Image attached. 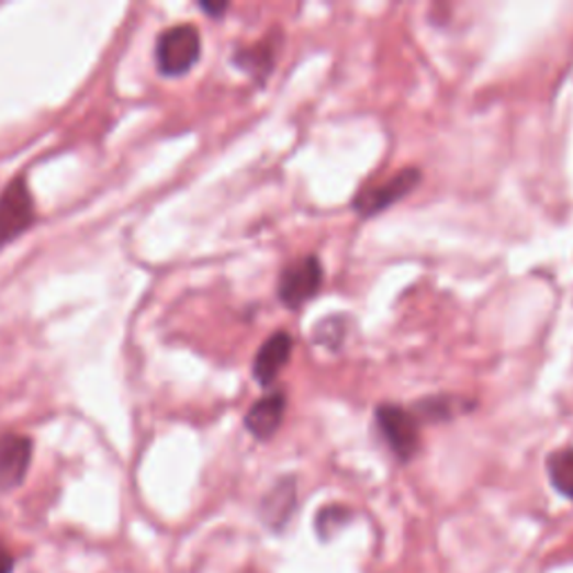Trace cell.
Segmentation results:
<instances>
[{"label":"cell","instance_id":"5","mask_svg":"<svg viewBox=\"0 0 573 573\" xmlns=\"http://www.w3.org/2000/svg\"><path fill=\"white\" fill-rule=\"evenodd\" d=\"M34 222V202L23 178H16L0 195V245L19 238Z\"/></svg>","mask_w":573,"mask_h":573},{"label":"cell","instance_id":"13","mask_svg":"<svg viewBox=\"0 0 573 573\" xmlns=\"http://www.w3.org/2000/svg\"><path fill=\"white\" fill-rule=\"evenodd\" d=\"M336 325H338V321H332V318L323 321V323L318 325V329H321V332H329V334H327V336H323V338H318L316 342H323V346H329V348H332V346H338V342H340V338H342V336L334 334V327H336Z\"/></svg>","mask_w":573,"mask_h":573},{"label":"cell","instance_id":"9","mask_svg":"<svg viewBox=\"0 0 573 573\" xmlns=\"http://www.w3.org/2000/svg\"><path fill=\"white\" fill-rule=\"evenodd\" d=\"M296 482L292 478H284L280 482H276V486L267 493V497L262 499V520L271 527V529H282L286 523H290L292 513L296 508Z\"/></svg>","mask_w":573,"mask_h":573},{"label":"cell","instance_id":"11","mask_svg":"<svg viewBox=\"0 0 573 573\" xmlns=\"http://www.w3.org/2000/svg\"><path fill=\"white\" fill-rule=\"evenodd\" d=\"M236 64L256 77L269 75L276 64V49L271 47V43H258L249 49H240L236 54Z\"/></svg>","mask_w":573,"mask_h":573},{"label":"cell","instance_id":"10","mask_svg":"<svg viewBox=\"0 0 573 573\" xmlns=\"http://www.w3.org/2000/svg\"><path fill=\"white\" fill-rule=\"evenodd\" d=\"M547 473L553 488L573 499V448L555 450L547 460Z\"/></svg>","mask_w":573,"mask_h":573},{"label":"cell","instance_id":"2","mask_svg":"<svg viewBox=\"0 0 573 573\" xmlns=\"http://www.w3.org/2000/svg\"><path fill=\"white\" fill-rule=\"evenodd\" d=\"M377 424L383 439L387 441V446L401 462L413 460V457L419 452L422 435H419L417 415L394 404H383L377 408Z\"/></svg>","mask_w":573,"mask_h":573},{"label":"cell","instance_id":"12","mask_svg":"<svg viewBox=\"0 0 573 573\" xmlns=\"http://www.w3.org/2000/svg\"><path fill=\"white\" fill-rule=\"evenodd\" d=\"M350 520V510L342 506H327L318 513L316 518V531L321 533V538H327L332 533V529H338Z\"/></svg>","mask_w":573,"mask_h":573},{"label":"cell","instance_id":"6","mask_svg":"<svg viewBox=\"0 0 573 573\" xmlns=\"http://www.w3.org/2000/svg\"><path fill=\"white\" fill-rule=\"evenodd\" d=\"M32 462V441L23 435H0V491L23 484Z\"/></svg>","mask_w":573,"mask_h":573},{"label":"cell","instance_id":"3","mask_svg":"<svg viewBox=\"0 0 573 573\" xmlns=\"http://www.w3.org/2000/svg\"><path fill=\"white\" fill-rule=\"evenodd\" d=\"M323 284V267L316 256H305L286 265L278 280V299L292 310L303 307L314 299Z\"/></svg>","mask_w":573,"mask_h":573},{"label":"cell","instance_id":"14","mask_svg":"<svg viewBox=\"0 0 573 573\" xmlns=\"http://www.w3.org/2000/svg\"><path fill=\"white\" fill-rule=\"evenodd\" d=\"M14 555H12V551L0 542V573H14Z\"/></svg>","mask_w":573,"mask_h":573},{"label":"cell","instance_id":"4","mask_svg":"<svg viewBox=\"0 0 573 573\" xmlns=\"http://www.w3.org/2000/svg\"><path fill=\"white\" fill-rule=\"evenodd\" d=\"M419 182H422V173L417 168L398 170V173L392 176L390 180L361 191L355 200V211L361 217H374L377 213L390 209L392 204H396V202L404 200L406 195H411L417 189Z\"/></svg>","mask_w":573,"mask_h":573},{"label":"cell","instance_id":"1","mask_svg":"<svg viewBox=\"0 0 573 573\" xmlns=\"http://www.w3.org/2000/svg\"><path fill=\"white\" fill-rule=\"evenodd\" d=\"M200 52L202 38L193 25L170 27L157 41V68L166 77H180L198 64Z\"/></svg>","mask_w":573,"mask_h":573},{"label":"cell","instance_id":"7","mask_svg":"<svg viewBox=\"0 0 573 573\" xmlns=\"http://www.w3.org/2000/svg\"><path fill=\"white\" fill-rule=\"evenodd\" d=\"M292 350H294V340L292 336L286 332H276L271 334L265 346L258 350L256 355V361H254V377L260 385H271L280 370L286 366V361H290L292 357Z\"/></svg>","mask_w":573,"mask_h":573},{"label":"cell","instance_id":"8","mask_svg":"<svg viewBox=\"0 0 573 573\" xmlns=\"http://www.w3.org/2000/svg\"><path fill=\"white\" fill-rule=\"evenodd\" d=\"M286 411V398L282 392H271L262 396L260 401L249 408L245 417V428L256 437V439H271L278 428L282 426Z\"/></svg>","mask_w":573,"mask_h":573},{"label":"cell","instance_id":"15","mask_svg":"<svg viewBox=\"0 0 573 573\" xmlns=\"http://www.w3.org/2000/svg\"><path fill=\"white\" fill-rule=\"evenodd\" d=\"M202 10L206 12V14H211L213 19H217V16H222L226 10H228V5L226 3H222V5H211V3H202Z\"/></svg>","mask_w":573,"mask_h":573}]
</instances>
